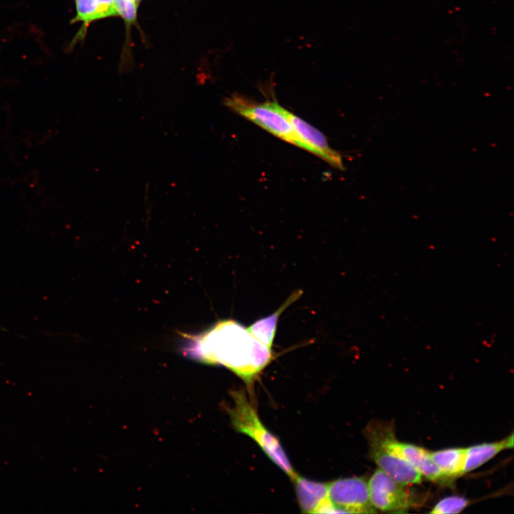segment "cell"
Returning <instances> with one entry per match:
<instances>
[{"label":"cell","mask_w":514,"mask_h":514,"mask_svg":"<svg viewBox=\"0 0 514 514\" xmlns=\"http://www.w3.org/2000/svg\"><path fill=\"white\" fill-rule=\"evenodd\" d=\"M180 351L200 363L223 366L251 387L259 373L273 358L271 348L233 319L218 321L198 333H181Z\"/></svg>","instance_id":"obj_1"},{"label":"cell","mask_w":514,"mask_h":514,"mask_svg":"<svg viewBox=\"0 0 514 514\" xmlns=\"http://www.w3.org/2000/svg\"><path fill=\"white\" fill-rule=\"evenodd\" d=\"M231 396L232 405L227 410L235 430L253 440L266 455L293 480L297 473L278 439L263 425L244 390H234Z\"/></svg>","instance_id":"obj_2"},{"label":"cell","mask_w":514,"mask_h":514,"mask_svg":"<svg viewBox=\"0 0 514 514\" xmlns=\"http://www.w3.org/2000/svg\"><path fill=\"white\" fill-rule=\"evenodd\" d=\"M371 459L388 476L404 485L418 484L421 474L408 462L401 458L393 448L396 439L393 424L373 420L365 429Z\"/></svg>","instance_id":"obj_3"},{"label":"cell","mask_w":514,"mask_h":514,"mask_svg":"<svg viewBox=\"0 0 514 514\" xmlns=\"http://www.w3.org/2000/svg\"><path fill=\"white\" fill-rule=\"evenodd\" d=\"M223 104L274 136L304 149L303 143L287 118L279 110V104L276 101L256 104L240 95L233 94L226 98Z\"/></svg>","instance_id":"obj_4"},{"label":"cell","mask_w":514,"mask_h":514,"mask_svg":"<svg viewBox=\"0 0 514 514\" xmlns=\"http://www.w3.org/2000/svg\"><path fill=\"white\" fill-rule=\"evenodd\" d=\"M373 506L385 512H405L415 503L411 493L402 485L376 469L368 482Z\"/></svg>","instance_id":"obj_5"},{"label":"cell","mask_w":514,"mask_h":514,"mask_svg":"<svg viewBox=\"0 0 514 514\" xmlns=\"http://www.w3.org/2000/svg\"><path fill=\"white\" fill-rule=\"evenodd\" d=\"M328 499L338 513H376L370 500L368 482L362 478H343L328 483Z\"/></svg>","instance_id":"obj_6"},{"label":"cell","mask_w":514,"mask_h":514,"mask_svg":"<svg viewBox=\"0 0 514 514\" xmlns=\"http://www.w3.org/2000/svg\"><path fill=\"white\" fill-rule=\"evenodd\" d=\"M279 110L287 118L304 145V149L318 156L331 166L343 170L342 157L330 147L325 136L316 128L289 112L279 104Z\"/></svg>","instance_id":"obj_7"},{"label":"cell","mask_w":514,"mask_h":514,"mask_svg":"<svg viewBox=\"0 0 514 514\" xmlns=\"http://www.w3.org/2000/svg\"><path fill=\"white\" fill-rule=\"evenodd\" d=\"M292 481L303 513H338L328 499V483L313 481L298 474Z\"/></svg>","instance_id":"obj_8"},{"label":"cell","mask_w":514,"mask_h":514,"mask_svg":"<svg viewBox=\"0 0 514 514\" xmlns=\"http://www.w3.org/2000/svg\"><path fill=\"white\" fill-rule=\"evenodd\" d=\"M393 448L401 458L427 479L437 483L448 480L433 460L430 451L413 444L401 443L397 438L393 442Z\"/></svg>","instance_id":"obj_9"},{"label":"cell","mask_w":514,"mask_h":514,"mask_svg":"<svg viewBox=\"0 0 514 514\" xmlns=\"http://www.w3.org/2000/svg\"><path fill=\"white\" fill-rule=\"evenodd\" d=\"M513 434L497 442L484 443L465 448L463 474L477 469L500 451L513 447Z\"/></svg>","instance_id":"obj_10"},{"label":"cell","mask_w":514,"mask_h":514,"mask_svg":"<svg viewBox=\"0 0 514 514\" xmlns=\"http://www.w3.org/2000/svg\"><path fill=\"white\" fill-rule=\"evenodd\" d=\"M303 291L293 292L288 299L271 315L258 319L247 327V330L256 340L272 348L278 319L281 313L293 302L298 299Z\"/></svg>","instance_id":"obj_11"},{"label":"cell","mask_w":514,"mask_h":514,"mask_svg":"<svg viewBox=\"0 0 514 514\" xmlns=\"http://www.w3.org/2000/svg\"><path fill=\"white\" fill-rule=\"evenodd\" d=\"M74 1L76 14L71 23H82L81 30L85 31L88 25L95 21L118 16L113 0Z\"/></svg>","instance_id":"obj_12"},{"label":"cell","mask_w":514,"mask_h":514,"mask_svg":"<svg viewBox=\"0 0 514 514\" xmlns=\"http://www.w3.org/2000/svg\"><path fill=\"white\" fill-rule=\"evenodd\" d=\"M430 453L434 463L448 480L463 475L465 448H446Z\"/></svg>","instance_id":"obj_13"},{"label":"cell","mask_w":514,"mask_h":514,"mask_svg":"<svg viewBox=\"0 0 514 514\" xmlns=\"http://www.w3.org/2000/svg\"><path fill=\"white\" fill-rule=\"evenodd\" d=\"M468 505V500L463 496L451 495L439 500L430 511L435 514L459 513Z\"/></svg>","instance_id":"obj_14"},{"label":"cell","mask_w":514,"mask_h":514,"mask_svg":"<svg viewBox=\"0 0 514 514\" xmlns=\"http://www.w3.org/2000/svg\"><path fill=\"white\" fill-rule=\"evenodd\" d=\"M117 14L125 21L127 26L136 22L138 5L133 0H113Z\"/></svg>","instance_id":"obj_15"},{"label":"cell","mask_w":514,"mask_h":514,"mask_svg":"<svg viewBox=\"0 0 514 514\" xmlns=\"http://www.w3.org/2000/svg\"><path fill=\"white\" fill-rule=\"evenodd\" d=\"M135 3L138 6L139 3L141 1V0H133Z\"/></svg>","instance_id":"obj_16"}]
</instances>
